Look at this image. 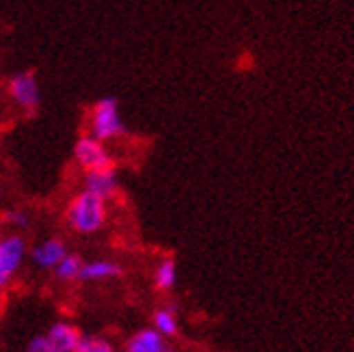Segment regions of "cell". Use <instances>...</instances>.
I'll return each instance as SVG.
<instances>
[{"label": "cell", "mask_w": 354, "mask_h": 352, "mask_svg": "<svg viewBox=\"0 0 354 352\" xmlns=\"http://www.w3.org/2000/svg\"><path fill=\"white\" fill-rule=\"evenodd\" d=\"M67 230L78 236H95L104 230L109 221V203L86 190H78L76 195L67 201L63 212Z\"/></svg>", "instance_id": "cell-1"}, {"label": "cell", "mask_w": 354, "mask_h": 352, "mask_svg": "<svg viewBox=\"0 0 354 352\" xmlns=\"http://www.w3.org/2000/svg\"><path fill=\"white\" fill-rule=\"evenodd\" d=\"M86 134L95 136L106 145L128 134V126L123 121L117 98L106 95L93 102V106L86 113Z\"/></svg>", "instance_id": "cell-2"}, {"label": "cell", "mask_w": 354, "mask_h": 352, "mask_svg": "<svg viewBox=\"0 0 354 352\" xmlns=\"http://www.w3.org/2000/svg\"><path fill=\"white\" fill-rule=\"evenodd\" d=\"M7 93L22 113H26L28 117L37 115L41 104V86L35 69H24V72L13 74L7 80Z\"/></svg>", "instance_id": "cell-3"}, {"label": "cell", "mask_w": 354, "mask_h": 352, "mask_svg": "<svg viewBox=\"0 0 354 352\" xmlns=\"http://www.w3.org/2000/svg\"><path fill=\"white\" fill-rule=\"evenodd\" d=\"M28 257V244L20 234L0 236V292L7 290Z\"/></svg>", "instance_id": "cell-4"}, {"label": "cell", "mask_w": 354, "mask_h": 352, "mask_svg": "<svg viewBox=\"0 0 354 352\" xmlns=\"http://www.w3.org/2000/svg\"><path fill=\"white\" fill-rule=\"evenodd\" d=\"M74 163L84 171H95V169H106L115 167V158L109 145L97 140L91 134H80L74 143Z\"/></svg>", "instance_id": "cell-5"}, {"label": "cell", "mask_w": 354, "mask_h": 352, "mask_svg": "<svg viewBox=\"0 0 354 352\" xmlns=\"http://www.w3.org/2000/svg\"><path fill=\"white\" fill-rule=\"evenodd\" d=\"M80 190L91 192V195L109 203L111 199H115L119 195V190H121V180H119L117 169L106 167V169H95V171H84Z\"/></svg>", "instance_id": "cell-6"}, {"label": "cell", "mask_w": 354, "mask_h": 352, "mask_svg": "<svg viewBox=\"0 0 354 352\" xmlns=\"http://www.w3.org/2000/svg\"><path fill=\"white\" fill-rule=\"evenodd\" d=\"M65 255H67V244L61 238H44L28 251V259L39 270H55V266Z\"/></svg>", "instance_id": "cell-7"}, {"label": "cell", "mask_w": 354, "mask_h": 352, "mask_svg": "<svg viewBox=\"0 0 354 352\" xmlns=\"http://www.w3.org/2000/svg\"><path fill=\"white\" fill-rule=\"evenodd\" d=\"M46 337L50 340L52 346H55L57 352H76V348L82 340V333L78 331L76 324L59 320L48 328Z\"/></svg>", "instance_id": "cell-8"}, {"label": "cell", "mask_w": 354, "mask_h": 352, "mask_svg": "<svg viewBox=\"0 0 354 352\" xmlns=\"http://www.w3.org/2000/svg\"><path fill=\"white\" fill-rule=\"evenodd\" d=\"M126 352H169L167 340L153 326L134 331L126 342Z\"/></svg>", "instance_id": "cell-9"}, {"label": "cell", "mask_w": 354, "mask_h": 352, "mask_svg": "<svg viewBox=\"0 0 354 352\" xmlns=\"http://www.w3.org/2000/svg\"><path fill=\"white\" fill-rule=\"evenodd\" d=\"M121 275H123V268L115 259H91V261H84L80 281H86V284H102V281L119 279Z\"/></svg>", "instance_id": "cell-10"}, {"label": "cell", "mask_w": 354, "mask_h": 352, "mask_svg": "<svg viewBox=\"0 0 354 352\" xmlns=\"http://www.w3.org/2000/svg\"><path fill=\"white\" fill-rule=\"evenodd\" d=\"M151 326L160 333L165 340L175 337L180 333V318H177V309L173 305L158 307L151 315Z\"/></svg>", "instance_id": "cell-11"}, {"label": "cell", "mask_w": 354, "mask_h": 352, "mask_svg": "<svg viewBox=\"0 0 354 352\" xmlns=\"http://www.w3.org/2000/svg\"><path fill=\"white\" fill-rule=\"evenodd\" d=\"M177 286V263L173 257H162L153 268V288L162 294L173 292Z\"/></svg>", "instance_id": "cell-12"}, {"label": "cell", "mask_w": 354, "mask_h": 352, "mask_svg": "<svg viewBox=\"0 0 354 352\" xmlns=\"http://www.w3.org/2000/svg\"><path fill=\"white\" fill-rule=\"evenodd\" d=\"M82 266H84V259L78 253L67 251V255L57 263L52 272H55L57 281H61V284H74V281H80Z\"/></svg>", "instance_id": "cell-13"}, {"label": "cell", "mask_w": 354, "mask_h": 352, "mask_svg": "<svg viewBox=\"0 0 354 352\" xmlns=\"http://www.w3.org/2000/svg\"><path fill=\"white\" fill-rule=\"evenodd\" d=\"M76 352H117L115 344L104 335H82Z\"/></svg>", "instance_id": "cell-14"}, {"label": "cell", "mask_w": 354, "mask_h": 352, "mask_svg": "<svg viewBox=\"0 0 354 352\" xmlns=\"http://www.w3.org/2000/svg\"><path fill=\"white\" fill-rule=\"evenodd\" d=\"M3 223L7 227H11L13 232H22V230H28L30 225V214L22 207H9L3 212Z\"/></svg>", "instance_id": "cell-15"}, {"label": "cell", "mask_w": 354, "mask_h": 352, "mask_svg": "<svg viewBox=\"0 0 354 352\" xmlns=\"http://www.w3.org/2000/svg\"><path fill=\"white\" fill-rule=\"evenodd\" d=\"M26 352H57V350H55V346L50 344V340L46 337V333H44V335H35L28 342Z\"/></svg>", "instance_id": "cell-16"}, {"label": "cell", "mask_w": 354, "mask_h": 352, "mask_svg": "<svg viewBox=\"0 0 354 352\" xmlns=\"http://www.w3.org/2000/svg\"><path fill=\"white\" fill-rule=\"evenodd\" d=\"M0 149H3V134H0Z\"/></svg>", "instance_id": "cell-17"}, {"label": "cell", "mask_w": 354, "mask_h": 352, "mask_svg": "<svg viewBox=\"0 0 354 352\" xmlns=\"http://www.w3.org/2000/svg\"><path fill=\"white\" fill-rule=\"evenodd\" d=\"M3 192H5V188H3V184H0V195H3Z\"/></svg>", "instance_id": "cell-18"}, {"label": "cell", "mask_w": 354, "mask_h": 352, "mask_svg": "<svg viewBox=\"0 0 354 352\" xmlns=\"http://www.w3.org/2000/svg\"><path fill=\"white\" fill-rule=\"evenodd\" d=\"M169 352H171V350H169Z\"/></svg>", "instance_id": "cell-19"}]
</instances>
